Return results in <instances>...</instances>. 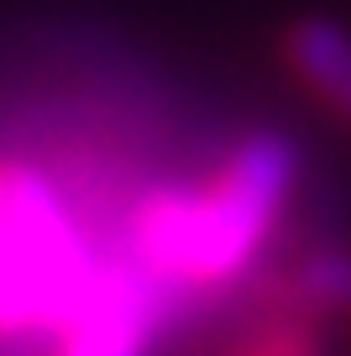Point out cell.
Instances as JSON below:
<instances>
[{"instance_id":"cell-1","label":"cell","mask_w":351,"mask_h":356,"mask_svg":"<svg viewBox=\"0 0 351 356\" xmlns=\"http://www.w3.org/2000/svg\"><path fill=\"white\" fill-rule=\"evenodd\" d=\"M294 147L278 131L247 136L205 189H157L132 210V262L157 283L242 278L273 236L294 184Z\"/></svg>"},{"instance_id":"cell-2","label":"cell","mask_w":351,"mask_h":356,"mask_svg":"<svg viewBox=\"0 0 351 356\" xmlns=\"http://www.w3.org/2000/svg\"><path fill=\"white\" fill-rule=\"evenodd\" d=\"M95 273L84 231L47 173L0 157V341L63 330Z\"/></svg>"},{"instance_id":"cell-3","label":"cell","mask_w":351,"mask_h":356,"mask_svg":"<svg viewBox=\"0 0 351 356\" xmlns=\"http://www.w3.org/2000/svg\"><path fill=\"white\" fill-rule=\"evenodd\" d=\"M163 320V283L136 262L100 267L79 309L63 320L58 356H142Z\"/></svg>"},{"instance_id":"cell-4","label":"cell","mask_w":351,"mask_h":356,"mask_svg":"<svg viewBox=\"0 0 351 356\" xmlns=\"http://www.w3.org/2000/svg\"><path fill=\"white\" fill-rule=\"evenodd\" d=\"M288 58L299 79L351 121V37L330 22H299L288 32Z\"/></svg>"},{"instance_id":"cell-5","label":"cell","mask_w":351,"mask_h":356,"mask_svg":"<svg viewBox=\"0 0 351 356\" xmlns=\"http://www.w3.org/2000/svg\"><path fill=\"white\" fill-rule=\"evenodd\" d=\"M299 289H304L315 304L351 309V252H315V257H304Z\"/></svg>"},{"instance_id":"cell-6","label":"cell","mask_w":351,"mask_h":356,"mask_svg":"<svg viewBox=\"0 0 351 356\" xmlns=\"http://www.w3.org/2000/svg\"><path fill=\"white\" fill-rule=\"evenodd\" d=\"M242 356H320V335H315L309 320H294V314H288V320L267 325Z\"/></svg>"}]
</instances>
